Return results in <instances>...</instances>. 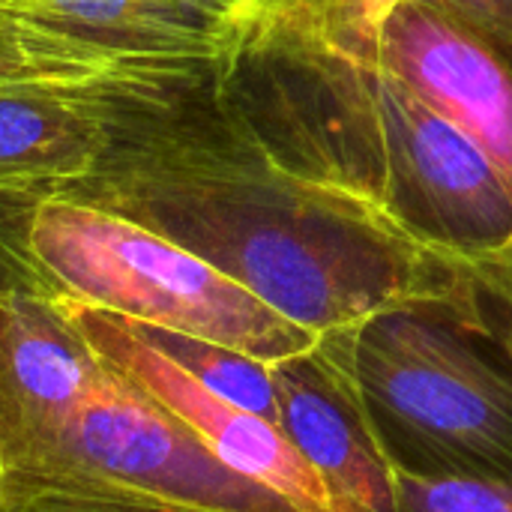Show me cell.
I'll use <instances>...</instances> for the list:
<instances>
[{"label":"cell","mask_w":512,"mask_h":512,"mask_svg":"<svg viewBox=\"0 0 512 512\" xmlns=\"http://www.w3.org/2000/svg\"><path fill=\"white\" fill-rule=\"evenodd\" d=\"M57 195L156 231L315 336L438 297L453 273L372 204L285 165L219 78L129 105L96 168Z\"/></svg>","instance_id":"1"},{"label":"cell","mask_w":512,"mask_h":512,"mask_svg":"<svg viewBox=\"0 0 512 512\" xmlns=\"http://www.w3.org/2000/svg\"><path fill=\"white\" fill-rule=\"evenodd\" d=\"M222 96L294 171L348 192L432 252L512 249V195L489 156L390 72L321 48H231Z\"/></svg>","instance_id":"2"},{"label":"cell","mask_w":512,"mask_h":512,"mask_svg":"<svg viewBox=\"0 0 512 512\" xmlns=\"http://www.w3.org/2000/svg\"><path fill=\"white\" fill-rule=\"evenodd\" d=\"M39 501L297 512L225 468L57 303L0 279V512Z\"/></svg>","instance_id":"3"},{"label":"cell","mask_w":512,"mask_h":512,"mask_svg":"<svg viewBox=\"0 0 512 512\" xmlns=\"http://www.w3.org/2000/svg\"><path fill=\"white\" fill-rule=\"evenodd\" d=\"M0 279L51 303L207 339L267 366L318 342L198 255L57 192L0 198Z\"/></svg>","instance_id":"4"},{"label":"cell","mask_w":512,"mask_h":512,"mask_svg":"<svg viewBox=\"0 0 512 512\" xmlns=\"http://www.w3.org/2000/svg\"><path fill=\"white\" fill-rule=\"evenodd\" d=\"M315 348L393 471L512 489V372L438 297L321 333Z\"/></svg>","instance_id":"5"},{"label":"cell","mask_w":512,"mask_h":512,"mask_svg":"<svg viewBox=\"0 0 512 512\" xmlns=\"http://www.w3.org/2000/svg\"><path fill=\"white\" fill-rule=\"evenodd\" d=\"M237 0H0V87L108 102L213 84Z\"/></svg>","instance_id":"6"},{"label":"cell","mask_w":512,"mask_h":512,"mask_svg":"<svg viewBox=\"0 0 512 512\" xmlns=\"http://www.w3.org/2000/svg\"><path fill=\"white\" fill-rule=\"evenodd\" d=\"M354 57L462 129L512 195V0H399Z\"/></svg>","instance_id":"7"},{"label":"cell","mask_w":512,"mask_h":512,"mask_svg":"<svg viewBox=\"0 0 512 512\" xmlns=\"http://www.w3.org/2000/svg\"><path fill=\"white\" fill-rule=\"evenodd\" d=\"M57 306L111 366L165 405L225 468L270 489L297 512H333L327 489L276 423L207 390L147 345L129 321L84 306Z\"/></svg>","instance_id":"8"},{"label":"cell","mask_w":512,"mask_h":512,"mask_svg":"<svg viewBox=\"0 0 512 512\" xmlns=\"http://www.w3.org/2000/svg\"><path fill=\"white\" fill-rule=\"evenodd\" d=\"M270 375L279 429L327 489L333 512H396L393 468L318 348L270 366Z\"/></svg>","instance_id":"9"},{"label":"cell","mask_w":512,"mask_h":512,"mask_svg":"<svg viewBox=\"0 0 512 512\" xmlns=\"http://www.w3.org/2000/svg\"><path fill=\"white\" fill-rule=\"evenodd\" d=\"M129 105L138 102L0 87V198L60 192L87 177Z\"/></svg>","instance_id":"10"},{"label":"cell","mask_w":512,"mask_h":512,"mask_svg":"<svg viewBox=\"0 0 512 512\" xmlns=\"http://www.w3.org/2000/svg\"><path fill=\"white\" fill-rule=\"evenodd\" d=\"M399 0H237L231 48H321L360 54Z\"/></svg>","instance_id":"11"},{"label":"cell","mask_w":512,"mask_h":512,"mask_svg":"<svg viewBox=\"0 0 512 512\" xmlns=\"http://www.w3.org/2000/svg\"><path fill=\"white\" fill-rule=\"evenodd\" d=\"M132 330L147 345H153L162 357H168L195 381H201L207 390L279 426L276 390H273V375L267 363L249 354H240L234 348L207 342V339H195V336L147 327V324H132Z\"/></svg>","instance_id":"12"},{"label":"cell","mask_w":512,"mask_h":512,"mask_svg":"<svg viewBox=\"0 0 512 512\" xmlns=\"http://www.w3.org/2000/svg\"><path fill=\"white\" fill-rule=\"evenodd\" d=\"M438 300L512 372V249L489 258H453L450 285Z\"/></svg>","instance_id":"13"},{"label":"cell","mask_w":512,"mask_h":512,"mask_svg":"<svg viewBox=\"0 0 512 512\" xmlns=\"http://www.w3.org/2000/svg\"><path fill=\"white\" fill-rule=\"evenodd\" d=\"M393 492L396 512H512V489L480 480L393 471Z\"/></svg>","instance_id":"14"},{"label":"cell","mask_w":512,"mask_h":512,"mask_svg":"<svg viewBox=\"0 0 512 512\" xmlns=\"http://www.w3.org/2000/svg\"><path fill=\"white\" fill-rule=\"evenodd\" d=\"M6 512H207L192 507H168V504H75V501H39L30 507Z\"/></svg>","instance_id":"15"}]
</instances>
